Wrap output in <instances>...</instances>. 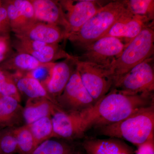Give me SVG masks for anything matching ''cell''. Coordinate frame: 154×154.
<instances>
[{"label":"cell","instance_id":"obj_1","mask_svg":"<svg viewBox=\"0 0 154 154\" xmlns=\"http://www.w3.org/2000/svg\"><path fill=\"white\" fill-rule=\"evenodd\" d=\"M153 104V93L131 94L112 88L91 109L90 128L117 123Z\"/></svg>","mask_w":154,"mask_h":154},{"label":"cell","instance_id":"obj_2","mask_svg":"<svg viewBox=\"0 0 154 154\" xmlns=\"http://www.w3.org/2000/svg\"><path fill=\"white\" fill-rule=\"evenodd\" d=\"M98 129L102 135L123 139L137 147L154 139V104L140 109L119 122Z\"/></svg>","mask_w":154,"mask_h":154},{"label":"cell","instance_id":"obj_3","mask_svg":"<svg viewBox=\"0 0 154 154\" xmlns=\"http://www.w3.org/2000/svg\"><path fill=\"white\" fill-rule=\"evenodd\" d=\"M128 13L123 0L107 2L78 31L69 34L66 38L84 49L101 38L116 22Z\"/></svg>","mask_w":154,"mask_h":154},{"label":"cell","instance_id":"obj_4","mask_svg":"<svg viewBox=\"0 0 154 154\" xmlns=\"http://www.w3.org/2000/svg\"><path fill=\"white\" fill-rule=\"evenodd\" d=\"M154 51V22H152L127 43L118 58L104 69L113 83L134 66L152 57Z\"/></svg>","mask_w":154,"mask_h":154},{"label":"cell","instance_id":"obj_5","mask_svg":"<svg viewBox=\"0 0 154 154\" xmlns=\"http://www.w3.org/2000/svg\"><path fill=\"white\" fill-rule=\"evenodd\" d=\"M92 108L76 112H66L61 109L56 111L51 116L55 138L69 141L83 137L91 129Z\"/></svg>","mask_w":154,"mask_h":154},{"label":"cell","instance_id":"obj_6","mask_svg":"<svg viewBox=\"0 0 154 154\" xmlns=\"http://www.w3.org/2000/svg\"><path fill=\"white\" fill-rule=\"evenodd\" d=\"M153 60L150 58L133 68L114 81L112 88L131 94L153 93Z\"/></svg>","mask_w":154,"mask_h":154},{"label":"cell","instance_id":"obj_7","mask_svg":"<svg viewBox=\"0 0 154 154\" xmlns=\"http://www.w3.org/2000/svg\"><path fill=\"white\" fill-rule=\"evenodd\" d=\"M127 44L120 38L102 37L87 46L82 54L77 57L105 68L119 57Z\"/></svg>","mask_w":154,"mask_h":154},{"label":"cell","instance_id":"obj_8","mask_svg":"<svg viewBox=\"0 0 154 154\" xmlns=\"http://www.w3.org/2000/svg\"><path fill=\"white\" fill-rule=\"evenodd\" d=\"M56 102L58 106L66 112L89 110L96 103L83 85L76 68Z\"/></svg>","mask_w":154,"mask_h":154},{"label":"cell","instance_id":"obj_9","mask_svg":"<svg viewBox=\"0 0 154 154\" xmlns=\"http://www.w3.org/2000/svg\"><path fill=\"white\" fill-rule=\"evenodd\" d=\"M75 63L83 85L96 103L110 91L113 81L102 66L80 60L77 57Z\"/></svg>","mask_w":154,"mask_h":154},{"label":"cell","instance_id":"obj_10","mask_svg":"<svg viewBox=\"0 0 154 154\" xmlns=\"http://www.w3.org/2000/svg\"><path fill=\"white\" fill-rule=\"evenodd\" d=\"M67 22L69 30L66 37L78 31L99 9L106 4L97 0L59 1Z\"/></svg>","mask_w":154,"mask_h":154},{"label":"cell","instance_id":"obj_11","mask_svg":"<svg viewBox=\"0 0 154 154\" xmlns=\"http://www.w3.org/2000/svg\"><path fill=\"white\" fill-rule=\"evenodd\" d=\"M14 47L18 52L32 56L42 63H53L61 58H68L71 55L61 48L58 44H48L40 42L17 38Z\"/></svg>","mask_w":154,"mask_h":154},{"label":"cell","instance_id":"obj_12","mask_svg":"<svg viewBox=\"0 0 154 154\" xmlns=\"http://www.w3.org/2000/svg\"><path fill=\"white\" fill-rule=\"evenodd\" d=\"M14 33L17 38L40 42L48 44H58L66 39L65 31L63 28L38 21Z\"/></svg>","mask_w":154,"mask_h":154},{"label":"cell","instance_id":"obj_13","mask_svg":"<svg viewBox=\"0 0 154 154\" xmlns=\"http://www.w3.org/2000/svg\"><path fill=\"white\" fill-rule=\"evenodd\" d=\"M152 22L146 17L134 16L129 12L116 22L101 38L111 36L125 39L128 43Z\"/></svg>","mask_w":154,"mask_h":154},{"label":"cell","instance_id":"obj_14","mask_svg":"<svg viewBox=\"0 0 154 154\" xmlns=\"http://www.w3.org/2000/svg\"><path fill=\"white\" fill-rule=\"evenodd\" d=\"M37 21L49 23L63 28L66 39L69 25L59 2L51 0H30Z\"/></svg>","mask_w":154,"mask_h":154},{"label":"cell","instance_id":"obj_15","mask_svg":"<svg viewBox=\"0 0 154 154\" xmlns=\"http://www.w3.org/2000/svg\"><path fill=\"white\" fill-rule=\"evenodd\" d=\"M75 69V57L72 56L54 64L51 76L45 88L56 101L63 92Z\"/></svg>","mask_w":154,"mask_h":154},{"label":"cell","instance_id":"obj_16","mask_svg":"<svg viewBox=\"0 0 154 154\" xmlns=\"http://www.w3.org/2000/svg\"><path fill=\"white\" fill-rule=\"evenodd\" d=\"M82 148L86 154H134L135 152L124 141L115 138L86 140Z\"/></svg>","mask_w":154,"mask_h":154},{"label":"cell","instance_id":"obj_17","mask_svg":"<svg viewBox=\"0 0 154 154\" xmlns=\"http://www.w3.org/2000/svg\"><path fill=\"white\" fill-rule=\"evenodd\" d=\"M60 109L57 105L45 98L28 99L23 107V119L25 124L30 125L40 119L51 117Z\"/></svg>","mask_w":154,"mask_h":154},{"label":"cell","instance_id":"obj_18","mask_svg":"<svg viewBox=\"0 0 154 154\" xmlns=\"http://www.w3.org/2000/svg\"><path fill=\"white\" fill-rule=\"evenodd\" d=\"M23 107L12 97L0 98V129L21 126L24 120Z\"/></svg>","mask_w":154,"mask_h":154},{"label":"cell","instance_id":"obj_19","mask_svg":"<svg viewBox=\"0 0 154 154\" xmlns=\"http://www.w3.org/2000/svg\"><path fill=\"white\" fill-rule=\"evenodd\" d=\"M12 75L19 93L25 94L29 99L45 98L57 105L55 99L37 80L19 72Z\"/></svg>","mask_w":154,"mask_h":154},{"label":"cell","instance_id":"obj_20","mask_svg":"<svg viewBox=\"0 0 154 154\" xmlns=\"http://www.w3.org/2000/svg\"><path fill=\"white\" fill-rule=\"evenodd\" d=\"M78 151L69 141L54 138L40 144L30 154H77Z\"/></svg>","mask_w":154,"mask_h":154},{"label":"cell","instance_id":"obj_21","mask_svg":"<svg viewBox=\"0 0 154 154\" xmlns=\"http://www.w3.org/2000/svg\"><path fill=\"white\" fill-rule=\"evenodd\" d=\"M42 64L30 54L18 52L5 64L6 68L26 74L37 68Z\"/></svg>","mask_w":154,"mask_h":154},{"label":"cell","instance_id":"obj_22","mask_svg":"<svg viewBox=\"0 0 154 154\" xmlns=\"http://www.w3.org/2000/svg\"><path fill=\"white\" fill-rule=\"evenodd\" d=\"M28 125L37 146L48 140L55 138L51 117L40 119Z\"/></svg>","mask_w":154,"mask_h":154},{"label":"cell","instance_id":"obj_23","mask_svg":"<svg viewBox=\"0 0 154 154\" xmlns=\"http://www.w3.org/2000/svg\"><path fill=\"white\" fill-rule=\"evenodd\" d=\"M18 154H30L38 146L28 125L14 128Z\"/></svg>","mask_w":154,"mask_h":154},{"label":"cell","instance_id":"obj_24","mask_svg":"<svg viewBox=\"0 0 154 154\" xmlns=\"http://www.w3.org/2000/svg\"><path fill=\"white\" fill-rule=\"evenodd\" d=\"M127 10L132 15L146 17L154 21V0H123Z\"/></svg>","mask_w":154,"mask_h":154},{"label":"cell","instance_id":"obj_25","mask_svg":"<svg viewBox=\"0 0 154 154\" xmlns=\"http://www.w3.org/2000/svg\"><path fill=\"white\" fill-rule=\"evenodd\" d=\"M12 97L21 102V96L17 89L13 75L0 70V98Z\"/></svg>","mask_w":154,"mask_h":154},{"label":"cell","instance_id":"obj_26","mask_svg":"<svg viewBox=\"0 0 154 154\" xmlns=\"http://www.w3.org/2000/svg\"><path fill=\"white\" fill-rule=\"evenodd\" d=\"M14 128L0 130V154H18V146Z\"/></svg>","mask_w":154,"mask_h":154},{"label":"cell","instance_id":"obj_27","mask_svg":"<svg viewBox=\"0 0 154 154\" xmlns=\"http://www.w3.org/2000/svg\"><path fill=\"white\" fill-rule=\"evenodd\" d=\"M5 6L7 10L10 27L14 32L31 25V24L22 16L11 1L6 2Z\"/></svg>","mask_w":154,"mask_h":154},{"label":"cell","instance_id":"obj_28","mask_svg":"<svg viewBox=\"0 0 154 154\" xmlns=\"http://www.w3.org/2000/svg\"><path fill=\"white\" fill-rule=\"evenodd\" d=\"M55 63H43L32 71L25 74L37 80L45 88L52 74Z\"/></svg>","mask_w":154,"mask_h":154},{"label":"cell","instance_id":"obj_29","mask_svg":"<svg viewBox=\"0 0 154 154\" xmlns=\"http://www.w3.org/2000/svg\"><path fill=\"white\" fill-rule=\"evenodd\" d=\"M14 6L18 9L23 17L30 24L37 21L34 14L32 4L28 0H14L11 1Z\"/></svg>","mask_w":154,"mask_h":154},{"label":"cell","instance_id":"obj_30","mask_svg":"<svg viewBox=\"0 0 154 154\" xmlns=\"http://www.w3.org/2000/svg\"><path fill=\"white\" fill-rule=\"evenodd\" d=\"M137 148L135 154H154V139L141 144Z\"/></svg>","mask_w":154,"mask_h":154},{"label":"cell","instance_id":"obj_31","mask_svg":"<svg viewBox=\"0 0 154 154\" xmlns=\"http://www.w3.org/2000/svg\"><path fill=\"white\" fill-rule=\"evenodd\" d=\"M11 29L7 10L5 6L0 7V31Z\"/></svg>","mask_w":154,"mask_h":154},{"label":"cell","instance_id":"obj_32","mask_svg":"<svg viewBox=\"0 0 154 154\" xmlns=\"http://www.w3.org/2000/svg\"><path fill=\"white\" fill-rule=\"evenodd\" d=\"M8 51L9 45L7 39H0V62L5 59Z\"/></svg>","mask_w":154,"mask_h":154},{"label":"cell","instance_id":"obj_33","mask_svg":"<svg viewBox=\"0 0 154 154\" xmlns=\"http://www.w3.org/2000/svg\"><path fill=\"white\" fill-rule=\"evenodd\" d=\"M77 154H86L85 152L83 151V150H79Z\"/></svg>","mask_w":154,"mask_h":154}]
</instances>
